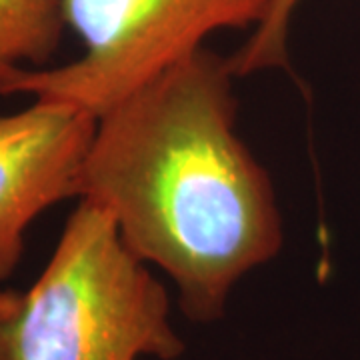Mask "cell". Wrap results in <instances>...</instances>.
Instances as JSON below:
<instances>
[{
	"label": "cell",
	"mask_w": 360,
	"mask_h": 360,
	"mask_svg": "<svg viewBox=\"0 0 360 360\" xmlns=\"http://www.w3.org/2000/svg\"><path fill=\"white\" fill-rule=\"evenodd\" d=\"M65 28V0H0V78L18 68H42Z\"/></svg>",
	"instance_id": "cell-5"
},
{
	"label": "cell",
	"mask_w": 360,
	"mask_h": 360,
	"mask_svg": "<svg viewBox=\"0 0 360 360\" xmlns=\"http://www.w3.org/2000/svg\"><path fill=\"white\" fill-rule=\"evenodd\" d=\"M270 0H65V22L82 54L60 66L18 68L2 96H28L103 116L134 90L200 51L224 28L255 26Z\"/></svg>",
	"instance_id": "cell-3"
},
{
	"label": "cell",
	"mask_w": 360,
	"mask_h": 360,
	"mask_svg": "<svg viewBox=\"0 0 360 360\" xmlns=\"http://www.w3.org/2000/svg\"><path fill=\"white\" fill-rule=\"evenodd\" d=\"M231 60L202 46L96 118L78 200L101 206L142 262L165 270L193 321L284 243L269 172L236 130Z\"/></svg>",
	"instance_id": "cell-1"
},
{
	"label": "cell",
	"mask_w": 360,
	"mask_h": 360,
	"mask_svg": "<svg viewBox=\"0 0 360 360\" xmlns=\"http://www.w3.org/2000/svg\"><path fill=\"white\" fill-rule=\"evenodd\" d=\"M182 348L165 286L89 200L34 283L0 288V360H172Z\"/></svg>",
	"instance_id": "cell-2"
},
{
	"label": "cell",
	"mask_w": 360,
	"mask_h": 360,
	"mask_svg": "<svg viewBox=\"0 0 360 360\" xmlns=\"http://www.w3.org/2000/svg\"><path fill=\"white\" fill-rule=\"evenodd\" d=\"M300 0H270L264 18L246 42L229 56L234 77H248L272 68H288V34Z\"/></svg>",
	"instance_id": "cell-6"
},
{
	"label": "cell",
	"mask_w": 360,
	"mask_h": 360,
	"mask_svg": "<svg viewBox=\"0 0 360 360\" xmlns=\"http://www.w3.org/2000/svg\"><path fill=\"white\" fill-rule=\"evenodd\" d=\"M94 129V116L39 101L0 115V284L18 269L30 224L54 205L78 198Z\"/></svg>",
	"instance_id": "cell-4"
}]
</instances>
